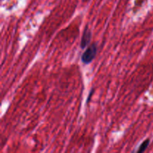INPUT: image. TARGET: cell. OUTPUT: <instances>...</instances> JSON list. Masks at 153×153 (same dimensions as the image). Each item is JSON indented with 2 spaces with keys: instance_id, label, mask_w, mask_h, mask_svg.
Masks as SVG:
<instances>
[{
  "instance_id": "3",
  "label": "cell",
  "mask_w": 153,
  "mask_h": 153,
  "mask_svg": "<svg viewBox=\"0 0 153 153\" xmlns=\"http://www.w3.org/2000/svg\"><path fill=\"white\" fill-rule=\"evenodd\" d=\"M149 141H150V140H149V139H146V140H144V141H143V143L140 144V146H139V149H138V150H137V152H144V151L146 149V148L148 147V146H149Z\"/></svg>"
},
{
  "instance_id": "2",
  "label": "cell",
  "mask_w": 153,
  "mask_h": 153,
  "mask_svg": "<svg viewBox=\"0 0 153 153\" xmlns=\"http://www.w3.org/2000/svg\"><path fill=\"white\" fill-rule=\"evenodd\" d=\"M91 36H92V34H91V30L88 26H86L83 32L82 40H81V48L82 49H84V48H85L87 46L89 45L90 42H91Z\"/></svg>"
},
{
  "instance_id": "1",
  "label": "cell",
  "mask_w": 153,
  "mask_h": 153,
  "mask_svg": "<svg viewBox=\"0 0 153 153\" xmlns=\"http://www.w3.org/2000/svg\"><path fill=\"white\" fill-rule=\"evenodd\" d=\"M97 53V45L95 43L88 46V49L82 55V61L85 64L92 62Z\"/></svg>"
}]
</instances>
